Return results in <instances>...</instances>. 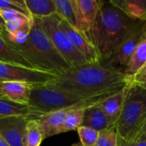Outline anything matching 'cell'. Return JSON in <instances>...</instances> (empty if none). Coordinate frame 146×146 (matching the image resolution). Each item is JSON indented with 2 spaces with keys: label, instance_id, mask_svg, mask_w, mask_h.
<instances>
[{
  "label": "cell",
  "instance_id": "obj_23",
  "mask_svg": "<svg viewBox=\"0 0 146 146\" xmlns=\"http://www.w3.org/2000/svg\"><path fill=\"white\" fill-rule=\"evenodd\" d=\"M56 15L72 27H76V19L71 0H55Z\"/></svg>",
  "mask_w": 146,
  "mask_h": 146
},
{
  "label": "cell",
  "instance_id": "obj_30",
  "mask_svg": "<svg viewBox=\"0 0 146 146\" xmlns=\"http://www.w3.org/2000/svg\"><path fill=\"white\" fill-rule=\"evenodd\" d=\"M133 83H136V84H143V83H146V74L142 75L140 77H137L133 80Z\"/></svg>",
  "mask_w": 146,
  "mask_h": 146
},
{
  "label": "cell",
  "instance_id": "obj_6",
  "mask_svg": "<svg viewBox=\"0 0 146 146\" xmlns=\"http://www.w3.org/2000/svg\"><path fill=\"white\" fill-rule=\"evenodd\" d=\"M41 26L53 45L70 67L87 63L84 56L76 49L60 26L61 18L56 15L40 19Z\"/></svg>",
  "mask_w": 146,
  "mask_h": 146
},
{
  "label": "cell",
  "instance_id": "obj_16",
  "mask_svg": "<svg viewBox=\"0 0 146 146\" xmlns=\"http://www.w3.org/2000/svg\"><path fill=\"white\" fill-rule=\"evenodd\" d=\"M110 2L129 18L146 21V0H111Z\"/></svg>",
  "mask_w": 146,
  "mask_h": 146
},
{
  "label": "cell",
  "instance_id": "obj_14",
  "mask_svg": "<svg viewBox=\"0 0 146 146\" xmlns=\"http://www.w3.org/2000/svg\"><path fill=\"white\" fill-rule=\"evenodd\" d=\"M33 85L24 81H3L2 91L4 98L16 104L28 105Z\"/></svg>",
  "mask_w": 146,
  "mask_h": 146
},
{
  "label": "cell",
  "instance_id": "obj_18",
  "mask_svg": "<svg viewBox=\"0 0 146 146\" xmlns=\"http://www.w3.org/2000/svg\"><path fill=\"white\" fill-rule=\"evenodd\" d=\"M25 2L33 18L42 19L56 13L55 0H25Z\"/></svg>",
  "mask_w": 146,
  "mask_h": 146
},
{
  "label": "cell",
  "instance_id": "obj_5",
  "mask_svg": "<svg viewBox=\"0 0 146 146\" xmlns=\"http://www.w3.org/2000/svg\"><path fill=\"white\" fill-rule=\"evenodd\" d=\"M146 118V89L132 83L126 89L124 105L115 129L120 139L133 141Z\"/></svg>",
  "mask_w": 146,
  "mask_h": 146
},
{
  "label": "cell",
  "instance_id": "obj_4",
  "mask_svg": "<svg viewBox=\"0 0 146 146\" xmlns=\"http://www.w3.org/2000/svg\"><path fill=\"white\" fill-rule=\"evenodd\" d=\"M100 103L98 100H86L68 93L50 83L33 85L28 106L38 117L50 112L74 107L87 108Z\"/></svg>",
  "mask_w": 146,
  "mask_h": 146
},
{
  "label": "cell",
  "instance_id": "obj_33",
  "mask_svg": "<svg viewBox=\"0 0 146 146\" xmlns=\"http://www.w3.org/2000/svg\"><path fill=\"white\" fill-rule=\"evenodd\" d=\"M0 146H9L1 136H0Z\"/></svg>",
  "mask_w": 146,
  "mask_h": 146
},
{
  "label": "cell",
  "instance_id": "obj_3",
  "mask_svg": "<svg viewBox=\"0 0 146 146\" xmlns=\"http://www.w3.org/2000/svg\"><path fill=\"white\" fill-rule=\"evenodd\" d=\"M11 45L37 70L58 75L71 68L43 30L40 19L33 18V24L25 43Z\"/></svg>",
  "mask_w": 146,
  "mask_h": 146
},
{
  "label": "cell",
  "instance_id": "obj_25",
  "mask_svg": "<svg viewBox=\"0 0 146 146\" xmlns=\"http://www.w3.org/2000/svg\"><path fill=\"white\" fill-rule=\"evenodd\" d=\"M119 136L115 128L99 132L96 146H118Z\"/></svg>",
  "mask_w": 146,
  "mask_h": 146
},
{
  "label": "cell",
  "instance_id": "obj_31",
  "mask_svg": "<svg viewBox=\"0 0 146 146\" xmlns=\"http://www.w3.org/2000/svg\"><path fill=\"white\" fill-rule=\"evenodd\" d=\"M145 74H146V63L145 65L139 70V72L137 74V75H136V77L135 78H137V77H140V76H142V75H145ZM134 78V79H135Z\"/></svg>",
  "mask_w": 146,
  "mask_h": 146
},
{
  "label": "cell",
  "instance_id": "obj_32",
  "mask_svg": "<svg viewBox=\"0 0 146 146\" xmlns=\"http://www.w3.org/2000/svg\"><path fill=\"white\" fill-rule=\"evenodd\" d=\"M0 30H1V32L5 30V23H4V21L3 20V18L1 17V15H0Z\"/></svg>",
  "mask_w": 146,
  "mask_h": 146
},
{
  "label": "cell",
  "instance_id": "obj_13",
  "mask_svg": "<svg viewBox=\"0 0 146 146\" xmlns=\"http://www.w3.org/2000/svg\"><path fill=\"white\" fill-rule=\"evenodd\" d=\"M116 122L109 117L97 104L91 105L85 110L81 126L91 127L98 132L115 128Z\"/></svg>",
  "mask_w": 146,
  "mask_h": 146
},
{
  "label": "cell",
  "instance_id": "obj_38",
  "mask_svg": "<svg viewBox=\"0 0 146 146\" xmlns=\"http://www.w3.org/2000/svg\"><path fill=\"white\" fill-rule=\"evenodd\" d=\"M1 82H3V81H1Z\"/></svg>",
  "mask_w": 146,
  "mask_h": 146
},
{
  "label": "cell",
  "instance_id": "obj_19",
  "mask_svg": "<svg viewBox=\"0 0 146 146\" xmlns=\"http://www.w3.org/2000/svg\"><path fill=\"white\" fill-rule=\"evenodd\" d=\"M0 62L33 68L11 45L0 35Z\"/></svg>",
  "mask_w": 146,
  "mask_h": 146
},
{
  "label": "cell",
  "instance_id": "obj_21",
  "mask_svg": "<svg viewBox=\"0 0 146 146\" xmlns=\"http://www.w3.org/2000/svg\"><path fill=\"white\" fill-rule=\"evenodd\" d=\"M43 140V134L36 117H30L26 126L24 138L25 146H40Z\"/></svg>",
  "mask_w": 146,
  "mask_h": 146
},
{
  "label": "cell",
  "instance_id": "obj_35",
  "mask_svg": "<svg viewBox=\"0 0 146 146\" xmlns=\"http://www.w3.org/2000/svg\"><path fill=\"white\" fill-rule=\"evenodd\" d=\"M139 85H140L141 86H143L145 89H146V83H143V84H139Z\"/></svg>",
  "mask_w": 146,
  "mask_h": 146
},
{
  "label": "cell",
  "instance_id": "obj_10",
  "mask_svg": "<svg viewBox=\"0 0 146 146\" xmlns=\"http://www.w3.org/2000/svg\"><path fill=\"white\" fill-rule=\"evenodd\" d=\"M30 115H15L0 119V136L9 146H25L26 126Z\"/></svg>",
  "mask_w": 146,
  "mask_h": 146
},
{
  "label": "cell",
  "instance_id": "obj_1",
  "mask_svg": "<svg viewBox=\"0 0 146 146\" xmlns=\"http://www.w3.org/2000/svg\"><path fill=\"white\" fill-rule=\"evenodd\" d=\"M49 83L82 99L100 102L132 84L124 74L99 62L71 67Z\"/></svg>",
  "mask_w": 146,
  "mask_h": 146
},
{
  "label": "cell",
  "instance_id": "obj_15",
  "mask_svg": "<svg viewBox=\"0 0 146 146\" xmlns=\"http://www.w3.org/2000/svg\"><path fill=\"white\" fill-rule=\"evenodd\" d=\"M126 89L127 87L121 90V92L109 96L108 98L102 100L100 103L97 104V105L115 122L118 121L122 111L126 95Z\"/></svg>",
  "mask_w": 146,
  "mask_h": 146
},
{
  "label": "cell",
  "instance_id": "obj_34",
  "mask_svg": "<svg viewBox=\"0 0 146 146\" xmlns=\"http://www.w3.org/2000/svg\"><path fill=\"white\" fill-rule=\"evenodd\" d=\"M2 86H3V82L0 81V98H5L3 94V91H2Z\"/></svg>",
  "mask_w": 146,
  "mask_h": 146
},
{
  "label": "cell",
  "instance_id": "obj_12",
  "mask_svg": "<svg viewBox=\"0 0 146 146\" xmlns=\"http://www.w3.org/2000/svg\"><path fill=\"white\" fill-rule=\"evenodd\" d=\"M70 109L54 111L36 117L44 139L62 133L65 117Z\"/></svg>",
  "mask_w": 146,
  "mask_h": 146
},
{
  "label": "cell",
  "instance_id": "obj_11",
  "mask_svg": "<svg viewBox=\"0 0 146 146\" xmlns=\"http://www.w3.org/2000/svg\"><path fill=\"white\" fill-rule=\"evenodd\" d=\"M60 26L65 32L70 41L76 47V49L84 56L87 63H98L100 62V57L94 48V46L89 42L86 37L76 31L68 23L61 19Z\"/></svg>",
  "mask_w": 146,
  "mask_h": 146
},
{
  "label": "cell",
  "instance_id": "obj_22",
  "mask_svg": "<svg viewBox=\"0 0 146 146\" xmlns=\"http://www.w3.org/2000/svg\"><path fill=\"white\" fill-rule=\"evenodd\" d=\"M86 109L80 108V107H74V108H71L68 110V112L65 117L64 122H63L62 133L77 130L82 125L84 113H85Z\"/></svg>",
  "mask_w": 146,
  "mask_h": 146
},
{
  "label": "cell",
  "instance_id": "obj_26",
  "mask_svg": "<svg viewBox=\"0 0 146 146\" xmlns=\"http://www.w3.org/2000/svg\"><path fill=\"white\" fill-rule=\"evenodd\" d=\"M3 9H15L31 16L27 10L25 0H0V10Z\"/></svg>",
  "mask_w": 146,
  "mask_h": 146
},
{
  "label": "cell",
  "instance_id": "obj_36",
  "mask_svg": "<svg viewBox=\"0 0 146 146\" xmlns=\"http://www.w3.org/2000/svg\"><path fill=\"white\" fill-rule=\"evenodd\" d=\"M72 146H82L81 145H80V144H75V145H72Z\"/></svg>",
  "mask_w": 146,
  "mask_h": 146
},
{
  "label": "cell",
  "instance_id": "obj_29",
  "mask_svg": "<svg viewBox=\"0 0 146 146\" xmlns=\"http://www.w3.org/2000/svg\"><path fill=\"white\" fill-rule=\"evenodd\" d=\"M136 138H144L146 139V118L145 119V121H143L140 128H139V131L138 133V135Z\"/></svg>",
  "mask_w": 146,
  "mask_h": 146
},
{
  "label": "cell",
  "instance_id": "obj_9",
  "mask_svg": "<svg viewBox=\"0 0 146 146\" xmlns=\"http://www.w3.org/2000/svg\"><path fill=\"white\" fill-rule=\"evenodd\" d=\"M71 3L76 19V27L74 29L85 35L92 27L103 1L71 0Z\"/></svg>",
  "mask_w": 146,
  "mask_h": 146
},
{
  "label": "cell",
  "instance_id": "obj_20",
  "mask_svg": "<svg viewBox=\"0 0 146 146\" xmlns=\"http://www.w3.org/2000/svg\"><path fill=\"white\" fill-rule=\"evenodd\" d=\"M15 115H30L37 117L28 105L16 104L7 98H0V119Z\"/></svg>",
  "mask_w": 146,
  "mask_h": 146
},
{
  "label": "cell",
  "instance_id": "obj_37",
  "mask_svg": "<svg viewBox=\"0 0 146 146\" xmlns=\"http://www.w3.org/2000/svg\"><path fill=\"white\" fill-rule=\"evenodd\" d=\"M0 33H1V30H0Z\"/></svg>",
  "mask_w": 146,
  "mask_h": 146
},
{
  "label": "cell",
  "instance_id": "obj_8",
  "mask_svg": "<svg viewBox=\"0 0 146 146\" xmlns=\"http://www.w3.org/2000/svg\"><path fill=\"white\" fill-rule=\"evenodd\" d=\"M145 38L146 27L125 41L110 55V56L104 60H101L99 63L108 68L125 74V71L138 45Z\"/></svg>",
  "mask_w": 146,
  "mask_h": 146
},
{
  "label": "cell",
  "instance_id": "obj_39",
  "mask_svg": "<svg viewBox=\"0 0 146 146\" xmlns=\"http://www.w3.org/2000/svg\"><path fill=\"white\" fill-rule=\"evenodd\" d=\"M94 146H96V145H94Z\"/></svg>",
  "mask_w": 146,
  "mask_h": 146
},
{
  "label": "cell",
  "instance_id": "obj_17",
  "mask_svg": "<svg viewBox=\"0 0 146 146\" xmlns=\"http://www.w3.org/2000/svg\"><path fill=\"white\" fill-rule=\"evenodd\" d=\"M146 63V38L142 40L138 45L135 52L133 53L130 62L125 71V76L128 80L133 83L134 78L139 70L145 65Z\"/></svg>",
  "mask_w": 146,
  "mask_h": 146
},
{
  "label": "cell",
  "instance_id": "obj_24",
  "mask_svg": "<svg viewBox=\"0 0 146 146\" xmlns=\"http://www.w3.org/2000/svg\"><path fill=\"white\" fill-rule=\"evenodd\" d=\"M80 145L82 146H94L96 145L99 132L85 126H80L77 129Z\"/></svg>",
  "mask_w": 146,
  "mask_h": 146
},
{
  "label": "cell",
  "instance_id": "obj_2",
  "mask_svg": "<svg viewBox=\"0 0 146 146\" xmlns=\"http://www.w3.org/2000/svg\"><path fill=\"white\" fill-rule=\"evenodd\" d=\"M145 27L146 21L131 19L110 1H103L92 27L85 36L96 49L101 61Z\"/></svg>",
  "mask_w": 146,
  "mask_h": 146
},
{
  "label": "cell",
  "instance_id": "obj_28",
  "mask_svg": "<svg viewBox=\"0 0 146 146\" xmlns=\"http://www.w3.org/2000/svg\"><path fill=\"white\" fill-rule=\"evenodd\" d=\"M118 146H146V139L136 138L133 141H132L130 143H127L119 138Z\"/></svg>",
  "mask_w": 146,
  "mask_h": 146
},
{
  "label": "cell",
  "instance_id": "obj_27",
  "mask_svg": "<svg viewBox=\"0 0 146 146\" xmlns=\"http://www.w3.org/2000/svg\"><path fill=\"white\" fill-rule=\"evenodd\" d=\"M0 15L5 23L8 21L13 20L15 18H19V17H23V16H26L27 15H25L18 10H15V9H3V10H0Z\"/></svg>",
  "mask_w": 146,
  "mask_h": 146
},
{
  "label": "cell",
  "instance_id": "obj_7",
  "mask_svg": "<svg viewBox=\"0 0 146 146\" xmlns=\"http://www.w3.org/2000/svg\"><path fill=\"white\" fill-rule=\"evenodd\" d=\"M56 75L21 65L0 62V81H24L34 85L46 84Z\"/></svg>",
  "mask_w": 146,
  "mask_h": 146
}]
</instances>
